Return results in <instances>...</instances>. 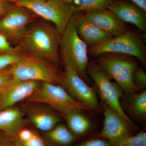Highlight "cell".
<instances>
[{"label":"cell","instance_id":"29","mask_svg":"<svg viewBox=\"0 0 146 146\" xmlns=\"http://www.w3.org/2000/svg\"><path fill=\"white\" fill-rule=\"evenodd\" d=\"M0 146H15L11 137L6 135L3 132H0Z\"/></svg>","mask_w":146,"mask_h":146},{"label":"cell","instance_id":"12","mask_svg":"<svg viewBox=\"0 0 146 146\" xmlns=\"http://www.w3.org/2000/svg\"><path fill=\"white\" fill-rule=\"evenodd\" d=\"M42 82L33 80H19L12 78L0 89V108L12 107L34 94Z\"/></svg>","mask_w":146,"mask_h":146},{"label":"cell","instance_id":"27","mask_svg":"<svg viewBox=\"0 0 146 146\" xmlns=\"http://www.w3.org/2000/svg\"><path fill=\"white\" fill-rule=\"evenodd\" d=\"M76 146H112L108 141L102 139L98 138L89 139L82 142Z\"/></svg>","mask_w":146,"mask_h":146},{"label":"cell","instance_id":"17","mask_svg":"<svg viewBox=\"0 0 146 146\" xmlns=\"http://www.w3.org/2000/svg\"><path fill=\"white\" fill-rule=\"evenodd\" d=\"M29 117L37 129L47 132L51 130L60 121L57 115L50 111L42 110H33L29 114Z\"/></svg>","mask_w":146,"mask_h":146},{"label":"cell","instance_id":"24","mask_svg":"<svg viewBox=\"0 0 146 146\" xmlns=\"http://www.w3.org/2000/svg\"><path fill=\"white\" fill-rule=\"evenodd\" d=\"M22 52L0 54V70L18 62L21 58Z\"/></svg>","mask_w":146,"mask_h":146},{"label":"cell","instance_id":"23","mask_svg":"<svg viewBox=\"0 0 146 146\" xmlns=\"http://www.w3.org/2000/svg\"><path fill=\"white\" fill-rule=\"evenodd\" d=\"M112 146H146V133L143 131L111 144Z\"/></svg>","mask_w":146,"mask_h":146},{"label":"cell","instance_id":"21","mask_svg":"<svg viewBox=\"0 0 146 146\" xmlns=\"http://www.w3.org/2000/svg\"><path fill=\"white\" fill-rule=\"evenodd\" d=\"M14 136L15 146H47L38 134L29 129H21Z\"/></svg>","mask_w":146,"mask_h":146},{"label":"cell","instance_id":"25","mask_svg":"<svg viewBox=\"0 0 146 146\" xmlns=\"http://www.w3.org/2000/svg\"><path fill=\"white\" fill-rule=\"evenodd\" d=\"M133 82L138 91L144 90L146 87V73L143 68L138 66L133 72Z\"/></svg>","mask_w":146,"mask_h":146},{"label":"cell","instance_id":"14","mask_svg":"<svg viewBox=\"0 0 146 146\" xmlns=\"http://www.w3.org/2000/svg\"><path fill=\"white\" fill-rule=\"evenodd\" d=\"M107 9L124 23L132 24L141 32L146 31V13L133 3L119 0Z\"/></svg>","mask_w":146,"mask_h":146},{"label":"cell","instance_id":"16","mask_svg":"<svg viewBox=\"0 0 146 146\" xmlns=\"http://www.w3.org/2000/svg\"><path fill=\"white\" fill-rule=\"evenodd\" d=\"M23 113L10 107L0 111V131L9 137L14 136L24 125Z\"/></svg>","mask_w":146,"mask_h":146},{"label":"cell","instance_id":"8","mask_svg":"<svg viewBox=\"0 0 146 146\" xmlns=\"http://www.w3.org/2000/svg\"><path fill=\"white\" fill-rule=\"evenodd\" d=\"M87 74L94 81L102 101L121 115L133 129L137 127L125 112L120 100L122 90L119 86L95 62L89 63Z\"/></svg>","mask_w":146,"mask_h":146},{"label":"cell","instance_id":"7","mask_svg":"<svg viewBox=\"0 0 146 146\" xmlns=\"http://www.w3.org/2000/svg\"><path fill=\"white\" fill-rule=\"evenodd\" d=\"M14 3L51 23L61 34L74 14L64 0L23 1Z\"/></svg>","mask_w":146,"mask_h":146},{"label":"cell","instance_id":"33","mask_svg":"<svg viewBox=\"0 0 146 146\" xmlns=\"http://www.w3.org/2000/svg\"><path fill=\"white\" fill-rule=\"evenodd\" d=\"M4 15H3V14H1V13H0V19L3 17V16Z\"/></svg>","mask_w":146,"mask_h":146},{"label":"cell","instance_id":"13","mask_svg":"<svg viewBox=\"0 0 146 146\" xmlns=\"http://www.w3.org/2000/svg\"><path fill=\"white\" fill-rule=\"evenodd\" d=\"M82 13L89 21L113 37L129 30L125 23L108 9Z\"/></svg>","mask_w":146,"mask_h":146},{"label":"cell","instance_id":"20","mask_svg":"<svg viewBox=\"0 0 146 146\" xmlns=\"http://www.w3.org/2000/svg\"><path fill=\"white\" fill-rule=\"evenodd\" d=\"M47 132V136L50 140L59 145H69L76 139L75 136L68 127L63 124H58L51 130Z\"/></svg>","mask_w":146,"mask_h":146},{"label":"cell","instance_id":"2","mask_svg":"<svg viewBox=\"0 0 146 146\" xmlns=\"http://www.w3.org/2000/svg\"><path fill=\"white\" fill-rule=\"evenodd\" d=\"M57 65L22 51L21 59L9 67V69L12 78L17 80H33L62 86L63 71Z\"/></svg>","mask_w":146,"mask_h":146},{"label":"cell","instance_id":"22","mask_svg":"<svg viewBox=\"0 0 146 146\" xmlns=\"http://www.w3.org/2000/svg\"><path fill=\"white\" fill-rule=\"evenodd\" d=\"M129 107L131 111L137 117L145 119L146 116V91L131 94Z\"/></svg>","mask_w":146,"mask_h":146},{"label":"cell","instance_id":"1","mask_svg":"<svg viewBox=\"0 0 146 146\" xmlns=\"http://www.w3.org/2000/svg\"><path fill=\"white\" fill-rule=\"evenodd\" d=\"M61 34L51 23L35 21L28 28L18 46L29 53L51 63H60L59 48Z\"/></svg>","mask_w":146,"mask_h":146},{"label":"cell","instance_id":"32","mask_svg":"<svg viewBox=\"0 0 146 146\" xmlns=\"http://www.w3.org/2000/svg\"><path fill=\"white\" fill-rule=\"evenodd\" d=\"M3 1H8L13 2V3L17 2L23 1H45V0H3Z\"/></svg>","mask_w":146,"mask_h":146},{"label":"cell","instance_id":"9","mask_svg":"<svg viewBox=\"0 0 146 146\" xmlns=\"http://www.w3.org/2000/svg\"><path fill=\"white\" fill-rule=\"evenodd\" d=\"M16 5L9 7L0 19V33L13 46H18L28 27L38 17L27 9Z\"/></svg>","mask_w":146,"mask_h":146},{"label":"cell","instance_id":"30","mask_svg":"<svg viewBox=\"0 0 146 146\" xmlns=\"http://www.w3.org/2000/svg\"><path fill=\"white\" fill-rule=\"evenodd\" d=\"M133 4L146 12V0H131Z\"/></svg>","mask_w":146,"mask_h":146},{"label":"cell","instance_id":"3","mask_svg":"<svg viewBox=\"0 0 146 146\" xmlns=\"http://www.w3.org/2000/svg\"><path fill=\"white\" fill-rule=\"evenodd\" d=\"M88 45L80 36L76 28L74 14L61 34L59 52L64 65L70 66L88 82L89 64Z\"/></svg>","mask_w":146,"mask_h":146},{"label":"cell","instance_id":"4","mask_svg":"<svg viewBox=\"0 0 146 146\" xmlns=\"http://www.w3.org/2000/svg\"><path fill=\"white\" fill-rule=\"evenodd\" d=\"M95 63L115 81L123 91L127 94L137 93L133 82V72L139 61L126 55L105 53L96 56Z\"/></svg>","mask_w":146,"mask_h":146},{"label":"cell","instance_id":"31","mask_svg":"<svg viewBox=\"0 0 146 146\" xmlns=\"http://www.w3.org/2000/svg\"><path fill=\"white\" fill-rule=\"evenodd\" d=\"M9 8L4 1L0 0V13L5 15Z\"/></svg>","mask_w":146,"mask_h":146},{"label":"cell","instance_id":"19","mask_svg":"<svg viewBox=\"0 0 146 146\" xmlns=\"http://www.w3.org/2000/svg\"><path fill=\"white\" fill-rule=\"evenodd\" d=\"M64 119L66 120L67 127L75 136L83 135L91 129V121L80 111L70 112Z\"/></svg>","mask_w":146,"mask_h":146},{"label":"cell","instance_id":"18","mask_svg":"<svg viewBox=\"0 0 146 146\" xmlns=\"http://www.w3.org/2000/svg\"><path fill=\"white\" fill-rule=\"evenodd\" d=\"M74 13L107 9L119 0H64Z\"/></svg>","mask_w":146,"mask_h":146},{"label":"cell","instance_id":"26","mask_svg":"<svg viewBox=\"0 0 146 146\" xmlns=\"http://www.w3.org/2000/svg\"><path fill=\"white\" fill-rule=\"evenodd\" d=\"M21 52L19 47L13 46L5 35L0 33V54Z\"/></svg>","mask_w":146,"mask_h":146},{"label":"cell","instance_id":"5","mask_svg":"<svg viewBox=\"0 0 146 146\" xmlns=\"http://www.w3.org/2000/svg\"><path fill=\"white\" fill-rule=\"evenodd\" d=\"M28 101L30 102L48 105L64 118L68 113L73 111H92L89 108L74 98L63 86L47 82H42L39 88L28 98Z\"/></svg>","mask_w":146,"mask_h":146},{"label":"cell","instance_id":"15","mask_svg":"<svg viewBox=\"0 0 146 146\" xmlns=\"http://www.w3.org/2000/svg\"><path fill=\"white\" fill-rule=\"evenodd\" d=\"M74 13L77 31L82 39L90 47L94 46L113 36L89 21L82 12Z\"/></svg>","mask_w":146,"mask_h":146},{"label":"cell","instance_id":"11","mask_svg":"<svg viewBox=\"0 0 146 146\" xmlns=\"http://www.w3.org/2000/svg\"><path fill=\"white\" fill-rule=\"evenodd\" d=\"M101 108L104 115L102 129L98 137L114 143L123 138L132 135L130 125L121 116L103 102Z\"/></svg>","mask_w":146,"mask_h":146},{"label":"cell","instance_id":"28","mask_svg":"<svg viewBox=\"0 0 146 146\" xmlns=\"http://www.w3.org/2000/svg\"><path fill=\"white\" fill-rule=\"evenodd\" d=\"M12 78L9 67L0 70V89Z\"/></svg>","mask_w":146,"mask_h":146},{"label":"cell","instance_id":"10","mask_svg":"<svg viewBox=\"0 0 146 146\" xmlns=\"http://www.w3.org/2000/svg\"><path fill=\"white\" fill-rule=\"evenodd\" d=\"M64 66L63 87L74 98L89 108L91 111H100L101 109V106L94 89L72 68Z\"/></svg>","mask_w":146,"mask_h":146},{"label":"cell","instance_id":"6","mask_svg":"<svg viewBox=\"0 0 146 146\" xmlns=\"http://www.w3.org/2000/svg\"><path fill=\"white\" fill-rule=\"evenodd\" d=\"M88 52L89 55L94 56L105 53L126 55L137 58L141 63H146L145 43L139 35L129 30L99 44L90 47Z\"/></svg>","mask_w":146,"mask_h":146}]
</instances>
